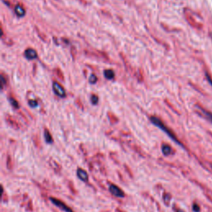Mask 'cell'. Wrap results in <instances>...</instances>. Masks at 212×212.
<instances>
[{
  "instance_id": "obj_11",
  "label": "cell",
  "mask_w": 212,
  "mask_h": 212,
  "mask_svg": "<svg viewBox=\"0 0 212 212\" xmlns=\"http://www.w3.org/2000/svg\"><path fill=\"white\" fill-rule=\"evenodd\" d=\"M44 138H45L46 142L47 143H49V144H51V143H53L52 136H51V134L50 132H49V130L47 129V128L44 130Z\"/></svg>"
},
{
  "instance_id": "obj_2",
  "label": "cell",
  "mask_w": 212,
  "mask_h": 212,
  "mask_svg": "<svg viewBox=\"0 0 212 212\" xmlns=\"http://www.w3.org/2000/svg\"><path fill=\"white\" fill-rule=\"evenodd\" d=\"M49 200H50L51 202H52L53 204L55 205L56 206H57L61 210H64L65 212H74L73 211V210H72L71 207L68 206L66 203H64L62 201L59 200V199H56V198H55V197L51 196V197H49Z\"/></svg>"
},
{
  "instance_id": "obj_12",
  "label": "cell",
  "mask_w": 212,
  "mask_h": 212,
  "mask_svg": "<svg viewBox=\"0 0 212 212\" xmlns=\"http://www.w3.org/2000/svg\"><path fill=\"white\" fill-rule=\"evenodd\" d=\"M162 199H163L164 204L166 205L167 206H169L170 202H171V199H172L171 194L167 193V192H164V193H163V196H162Z\"/></svg>"
},
{
  "instance_id": "obj_5",
  "label": "cell",
  "mask_w": 212,
  "mask_h": 212,
  "mask_svg": "<svg viewBox=\"0 0 212 212\" xmlns=\"http://www.w3.org/2000/svg\"><path fill=\"white\" fill-rule=\"evenodd\" d=\"M76 175L78 177L80 180H81L82 181H85V182H87L88 179H89V175L88 173L85 172V170L82 169V168H78L76 171Z\"/></svg>"
},
{
  "instance_id": "obj_22",
  "label": "cell",
  "mask_w": 212,
  "mask_h": 212,
  "mask_svg": "<svg viewBox=\"0 0 212 212\" xmlns=\"http://www.w3.org/2000/svg\"><path fill=\"white\" fill-rule=\"evenodd\" d=\"M208 164L210 165V171L212 172V163H210V162H208Z\"/></svg>"
},
{
  "instance_id": "obj_18",
  "label": "cell",
  "mask_w": 212,
  "mask_h": 212,
  "mask_svg": "<svg viewBox=\"0 0 212 212\" xmlns=\"http://www.w3.org/2000/svg\"><path fill=\"white\" fill-rule=\"evenodd\" d=\"M89 81H90V83H91V84H95V83L97 81V78H96V76L95 75H91L90 76V79H89Z\"/></svg>"
},
{
  "instance_id": "obj_23",
  "label": "cell",
  "mask_w": 212,
  "mask_h": 212,
  "mask_svg": "<svg viewBox=\"0 0 212 212\" xmlns=\"http://www.w3.org/2000/svg\"><path fill=\"white\" fill-rule=\"evenodd\" d=\"M176 212H184L182 210H181V209H177V210H176Z\"/></svg>"
},
{
  "instance_id": "obj_17",
  "label": "cell",
  "mask_w": 212,
  "mask_h": 212,
  "mask_svg": "<svg viewBox=\"0 0 212 212\" xmlns=\"http://www.w3.org/2000/svg\"><path fill=\"white\" fill-rule=\"evenodd\" d=\"M28 104H29L31 107H37V104H38V103L37 102V100H28Z\"/></svg>"
},
{
  "instance_id": "obj_20",
  "label": "cell",
  "mask_w": 212,
  "mask_h": 212,
  "mask_svg": "<svg viewBox=\"0 0 212 212\" xmlns=\"http://www.w3.org/2000/svg\"><path fill=\"white\" fill-rule=\"evenodd\" d=\"M7 167L8 169L12 168V160H11L10 156H8V159H7Z\"/></svg>"
},
{
  "instance_id": "obj_8",
  "label": "cell",
  "mask_w": 212,
  "mask_h": 212,
  "mask_svg": "<svg viewBox=\"0 0 212 212\" xmlns=\"http://www.w3.org/2000/svg\"><path fill=\"white\" fill-rule=\"evenodd\" d=\"M196 107H197V108L199 109L200 114H202V116L204 117V118H206L207 120H209V121H210V122L212 123V114L211 113H210V112L206 111V110H205L204 109H202V108H201V107H198V106H196Z\"/></svg>"
},
{
  "instance_id": "obj_3",
  "label": "cell",
  "mask_w": 212,
  "mask_h": 212,
  "mask_svg": "<svg viewBox=\"0 0 212 212\" xmlns=\"http://www.w3.org/2000/svg\"><path fill=\"white\" fill-rule=\"evenodd\" d=\"M109 191L113 196L119 197V198H124L125 196L124 191H123L121 188H119V186L115 185V184H110L109 185Z\"/></svg>"
},
{
  "instance_id": "obj_19",
  "label": "cell",
  "mask_w": 212,
  "mask_h": 212,
  "mask_svg": "<svg viewBox=\"0 0 212 212\" xmlns=\"http://www.w3.org/2000/svg\"><path fill=\"white\" fill-rule=\"evenodd\" d=\"M192 210H193L194 212H200L201 209H200V206H198V204L196 203H194L193 206H192Z\"/></svg>"
},
{
  "instance_id": "obj_15",
  "label": "cell",
  "mask_w": 212,
  "mask_h": 212,
  "mask_svg": "<svg viewBox=\"0 0 212 212\" xmlns=\"http://www.w3.org/2000/svg\"><path fill=\"white\" fill-rule=\"evenodd\" d=\"M9 102H10V104H12V105L14 107V108H18V101L15 100V99H13V98H10L9 99Z\"/></svg>"
},
{
  "instance_id": "obj_6",
  "label": "cell",
  "mask_w": 212,
  "mask_h": 212,
  "mask_svg": "<svg viewBox=\"0 0 212 212\" xmlns=\"http://www.w3.org/2000/svg\"><path fill=\"white\" fill-rule=\"evenodd\" d=\"M24 55H25V57L28 60H33V59H36L37 56V51L34 50V49H32V48H28L24 52Z\"/></svg>"
},
{
  "instance_id": "obj_21",
  "label": "cell",
  "mask_w": 212,
  "mask_h": 212,
  "mask_svg": "<svg viewBox=\"0 0 212 212\" xmlns=\"http://www.w3.org/2000/svg\"><path fill=\"white\" fill-rule=\"evenodd\" d=\"M1 82H2V88H3V85H5V80H4L3 75H2V76H1Z\"/></svg>"
},
{
  "instance_id": "obj_14",
  "label": "cell",
  "mask_w": 212,
  "mask_h": 212,
  "mask_svg": "<svg viewBox=\"0 0 212 212\" xmlns=\"http://www.w3.org/2000/svg\"><path fill=\"white\" fill-rule=\"evenodd\" d=\"M104 75L106 79L108 80L114 79V72L112 70H105L104 72Z\"/></svg>"
},
{
  "instance_id": "obj_13",
  "label": "cell",
  "mask_w": 212,
  "mask_h": 212,
  "mask_svg": "<svg viewBox=\"0 0 212 212\" xmlns=\"http://www.w3.org/2000/svg\"><path fill=\"white\" fill-rule=\"evenodd\" d=\"M49 163H50L51 167H52V169L55 171V172H59L60 170H61V167H60V165L57 163V162L55 161V160H50V162H49Z\"/></svg>"
},
{
  "instance_id": "obj_1",
  "label": "cell",
  "mask_w": 212,
  "mask_h": 212,
  "mask_svg": "<svg viewBox=\"0 0 212 212\" xmlns=\"http://www.w3.org/2000/svg\"><path fill=\"white\" fill-rule=\"evenodd\" d=\"M150 120H151V122L155 126H157V127H158L159 128H161V129L163 131V132H165L166 133H167V135L169 136L170 138H172V140L174 141L175 143H177V144H179V145L181 146V147H182V148H184V149H186L185 146L183 145L182 143H181L180 140L178 139L177 138V136L175 135V133L172 132V130H170L166 126V125L163 124V123L160 120V119H158V118H157V117H154V116H152L151 118H150Z\"/></svg>"
},
{
  "instance_id": "obj_9",
  "label": "cell",
  "mask_w": 212,
  "mask_h": 212,
  "mask_svg": "<svg viewBox=\"0 0 212 212\" xmlns=\"http://www.w3.org/2000/svg\"><path fill=\"white\" fill-rule=\"evenodd\" d=\"M14 11H15V13H16L17 15L19 17H23L25 16V14H26V11H25V9L23 8V7L21 5H19V4L15 6Z\"/></svg>"
},
{
  "instance_id": "obj_10",
  "label": "cell",
  "mask_w": 212,
  "mask_h": 212,
  "mask_svg": "<svg viewBox=\"0 0 212 212\" xmlns=\"http://www.w3.org/2000/svg\"><path fill=\"white\" fill-rule=\"evenodd\" d=\"M6 120H7V122L9 124L12 126V127L13 128H15V129H18L19 128H20V125L18 124V123L17 122L16 120H14V119H13L11 117H7V119H6Z\"/></svg>"
},
{
  "instance_id": "obj_7",
  "label": "cell",
  "mask_w": 212,
  "mask_h": 212,
  "mask_svg": "<svg viewBox=\"0 0 212 212\" xmlns=\"http://www.w3.org/2000/svg\"><path fill=\"white\" fill-rule=\"evenodd\" d=\"M162 152L165 156H170L174 153V150L168 144H162Z\"/></svg>"
},
{
  "instance_id": "obj_16",
  "label": "cell",
  "mask_w": 212,
  "mask_h": 212,
  "mask_svg": "<svg viewBox=\"0 0 212 212\" xmlns=\"http://www.w3.org/2000/svg\"><path fill=\"white\" fill-rule=\"evenodd\" d=\"M90 101H91V103H92L93 104H97L99 101L98 96H96V95L92 96H91V98H90Z\"/></svg>"
},
{
  "instance_id": "obj_4",
  "label": "cell",
  "mask_w": 212,
  "mask_h": 212,
  "mask_svg": "<svg viewBox=\"0 0 212 212\" xmlns=\"http://www.w3.org/2000/svg\"><path fill=\"white\" fill-rule=\"evenodd\" d=\"M52 88H53V90H54V92H55V94H56V95H57V96H60V97H61V98L66 97V91H65V90H64V88L62 87L61 85H59L58 83L57 82L53 83Z\"/></svg>"
}]
</instances>
